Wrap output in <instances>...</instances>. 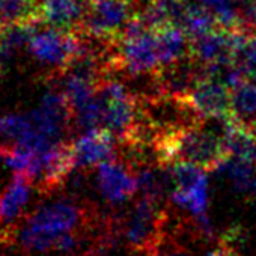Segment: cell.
I'll use <instances>...</instances> for the list:
<instances>
[{
  "label": "cell",
  "mask_w": 256,
  "mask_h": 256,
  "mask_svg": "<svg viewBox=\"0 0 256 256\" xmlns=\"http://www.w3.org/2000/svg\"><path fill=\"white\" fill-rule=\"evenodd\" d=\"M102 218L90 206L82 205L77 199L62 198L48 202L28 216L22 226H14V244L24 250L44 253L56 247L58 238L71 230L95 232Z\"/></svg>",
  "instance_id": "6da1fadb"
},
{
  "label": "cell",
  "mask_w": 256,
  "mask_h": 256,
  "mask_svg": "<svg viewBox=\"0 0 256 256\" xmlns=\"http://www.w3.org/2000/svg\"><path fill=\"white\" fill-rule=\"evenodd\" d=\"M169 214L163 204L140 196L134 205L120 216H113L124 242L133 253L146 254L164 235Z\"/></svg>",
  "instance_id": "7a4b0ae2"
},
{
  "label": "cell",
  "mask_w": 256,
  "mask_h": 256,
  "mask_svg": "<svg viewBox=\"0 0 256 256\" xmlns=\"http://www.w3.org/2000/svg\"><path fill=\"white\" fill-rule=\"evenodd\" d=\"M82 38L77 30L47 26L35 30L28 50L36 64L47 68V77H59L77 56Z\"/></svg>",
  "instance_id": "3957f363"
},
{
  "label": "cell",
  "mask_w": 256,
  "mask_h": 256,
  "mask_svg": "<svg viewBox=\"0 0 256 256\" xmlns=\"http://www.w3.org/2000/svg\"><path fill=\"white\" fill-rule=\"evenodd\" d=\"M138 11L134 0H86L77 32L102 40H119Z\"/></svg>",
  "instance_id": "277c9868"
},
{
  "label": "cell",
  "mask_w": 256,
  "mask_h": 256,
  "mask_svg": "<svg viewBox=\"0 0 256 256\" xmlns=\"http://www.w3.org/2000/svg\"><path fill=\"white\" fill-rule=\"evenodd\" d=\"M160 68L162 64L156 32L142 30L119 38L118 68L114 74H156Z\"/></svg>",
  "instance_id": "5b68a950"
},
{
  "label": "cell",
  "mask_w": 256,
  "mask_h": 256,
  "mask_svg": "<svg viewBox=\"0 0 256 256\" xmlns=\"http://www.w3.org/2000/svg\"><path fill=\"white\" fill-rule=\"evenodd\" d=\"M95 184L101 198L113 206L130 200L138 192L133 168L119 157L96 166Z\"/></svg>",
  "instance_id": "8992f818"
},
{
  "label": "cell",
  "mask_w": 256,
  "mask_h": 256,
  "mask_svg": "<svg viewBox=\"0 0 256 256\" xmlns=\"http://www.w3.org/2000/svg\"><path fill=\"white\" fill-rule=\"evenodd\" d=\"M74 169L89 170L98 164L118 157V140L106 130H92L80 133L71 142Z\"/></svg>",
  "instance_id": "52a82bcc"
},
{
  "label": "cell",
  "mask_w": 256,
  "mask_h": 256,
  "mask_svg": "<svg viewBox=\"0 0 256 256\" xmlns=\"http://www.w3.org/2000/svg\"><path fill=\"white\" fill-rule=\"evenodd\" d=\"M238 30L214 28L210 32L192 40V56L200 65L232 62Z\"/></svg>",
  "instance_id": "ba28073f"
},
{
  "label": "cell",
  "mask_w": 256,
  "mask_h": 256,
  "mask_svg": "<svg viewBox=\"0 0 256 256\" xmlns=\"http://www.w3.org/2000/svg\"><path fill=\"white\" fill-rule=\"evenodd\" d=\"M187 98L204 119L230 114V89L212 78L202 77Z\"/></svg>",
  "instance_id": "9c48e42d"
},
{
  "label": "cell",
  "mask_w": 256,
  "mask_h": 256,
  "mask_svg": "<svg viewBox=\"0 0 256 256\" xmlns=\"http://www.w3.org/2000/svg\"><path fill=\"white\" fill-rule=\"evenodd\" d=\"M140 196L163 204L174 190V178L168 164H144L134 169Z\"/></svg>",
  "instance_id": "30bf717a"
},
{
  "label": "cell",
  "mask_w": 256,
  "mask_h": 256,
  "mask_svg": "<svg viewBox=\"0 0 256 256\" xmlns=\"http://www.w3.org/2000/svg\"><path fill=\"white\" fill-rule=\"evenodd\" d=\"M86 0H47L41 5V22L46 26L77 30L84 16Z\"/></svg>",
  "instance_id": "8fae6325"
},
{
  "label": "cell",
  "mask_w": 256,
  "mask_h": 256,
  "mask_svg": "<svg viewBox=\"0 0 256 256\" xmlns=\"http://www.w3.org/2000/svg\"><path fill=\"white\" fill-rule=\"evenodd\" d=\"M156 34L162 68L172 65L192 54V40L180 26L169 24Z\"/></svg>",
  "instance_id": "7c38bea8"
},
{
  "label": "cell",
  "mask_w": 256,
  "mask_h": 256,
  "mask_svg": "<svg viewBox=\"0 0 256 256\" xmlns=\"http://www.w3.org/2000/svg\"><path fill=\"white\" fill-rule=\"evenodd\" d=\"M30 192L32 182L23 174L16 172L11 184L0 196V222L10 223L18 218L29 202Z\"/></svg>",
  "instance_id": "4fadbf2b"
},
{
  "label": "cell",
  "mask_w": 256,
  "mask_h": 256,
  "mask_svg": "<svg viewBox=\"0 0 256 256\" xmlns=\"http://www.w3.org/2000/svg\"><path fill=\"white\" fill-rule=\"evenodd\" d=\"M229 156L238 157L256 166V133L248 126L236 122L234 118L224 136Z\"/></svg>",
  "instance_id": "5bb4252c"
},
{
  "label": "cell",
  "mask_w": 256,
  "mask_h": 256,
  "mask_svg": "<svg viewBox=\"0 0 256 256\" xmlns=\"http://www.w3.org/2000/svg\"><path fill=\"white\" fill-rule=\"evenodd\" d=\"M190 36V40L198 38L216 28V18L210 8L204 4H188L178 22V24Z\"/></svg>",
  "instance_id": "9a60e30c"
},
{
  "label": "cell",
  "mask_w": 256,
  "mask_h": 256,
  "mask_svg": "<svg viewBox=\"0 0 256 256\" xmlns=\"http://www.w3.org/2000/svg\"><path fill=\"white\" fill-rule=\"evenodd\" d=\"M217 170L226 175L232 188L238 193H252L253 181L256 176V166L253 163L229 156Z\"/></svg>",
  "instance_id": "2e32d148"
},
{
  "label": "cell",
  "mask_w": 256,
  "mask_h": 256,
  "mask_svg": "<svg viewBox=\"0 0 256 256\" xmlns=\"http://www.w3.org/2000/svg\"><path fill=\"white\" fill-rule=\"evenodd\" d=\"M205 256H238V254H236V250L234 247H230V246H228V244L220 241L218 247L211 250V252H208Z\"/></svg>",
  "instance_id": "e0dca14e"
},
{
  "label": "cell",
  "mask_w": 256,
  "mask_h": 256,
  "mask_svg": "<svg viewBox=\"0 0 256 256\" xmlns=\"http://www.w3.org/2000/svg\"><path fill=\"white\" fill-rule=\"evenodd\" d=\"M199 2L204 4V5H205L206 8H210L211 11H214V10L223 6V5H226V4H229V2H234V0H199Z\"/></svg>",
  "instance_id": "ac0fdd59"
},
{
  "label": "cell",
  "mask_w": 256,
  "mask_h": 256,
  "mask_svg": "<svg viewBox=\"0 0 256 256\" xmlns=\"http://www.w3.org/2000/svg\"><path fill=\"white\" fill-rule=\"evenodd\" d=\"M34 2H35V4H36L40 8H41V5H44V4L47 2V0H34Z\"/></svg>",
  "instance_id": "d6986e66"
},
{
  "label": "cell",
  "mask_w": 256,
  "mask_h": 256,
  "mask_svg": "<svg viewBox=\"0 0 256 256\" xmlns=\"http://www.w3.org/2000/svg\"><path fill=\"white\" fill-rule=\"evenodd\" d=\"M252 193L256 194V176H254V181H253V187H252Z\"/></svg>",
  "instance_id": "ffe728a7"
}]
</instances>
